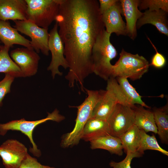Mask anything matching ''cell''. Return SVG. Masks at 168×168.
Returning a JSON list of instances; mask_svg holds the SVG:
<instances>
[{
  "mask_svg": "<svg viewBox=\"0 0 168 168\" xmlns=\"http://www.w3.org/2000/svg\"><path fill=\"white\" fill-rule=\"evenodd\" d=\"M65 119L64 116L59 114V111L55 109L51 113H48V115L45 118L35 121H27L24 118L13 120L4 124L0 123V135H5L10 130L19 131L26 136L29 138L33 147H30L29 151L34 156L40 157L41 152L37 148L32 137V134L35 128L38 125L51 120L59 122Z\"/></svg>",
  "mask_w": 168,
  "mask_h": 168,
  "instance_id": "5",
  "label": "cell"
},
{
  "mask_svg": "<svg viewBox=\"0 0 168 168\" xmlns=\"http://www.w3.org/2000/svg\"><path fill=\"white\" fill-rule=\"evenodd\" d=\"M134 112V124L146 133L151 132L157 134V130L153 112L140 105L133 108Z\"/></svg>",
  "mask_w": 168,
  "mask_h": 168,
  "instance_id": "19",
  "label": "cell"
},
{
  "mask_svg": "<svg viewBox=\"0 0 168 168\" xmlns=\"http://www.w3.org/2000/svg\"><path fill=\"white\" fill-rule=\"evenodd\" d=\"M106 89L110 90L117 99L118 104L133 108V105L127 97L114 78L111 77L107 80Z\"/></svg>",
  "mask_w": 168,
  "mask_h": 168,
  "instance_id": "26",
  "label": "cell"
},
{
  "mask_svg": "<svg viewBox=\"0 0 168 168\" xmlns=\"http://www.w3.org/2000/svg\"><path fill=\"white\" fill-rule=\"evenodd\" d=\"M25 0H0V20H27Z\"/></svg>",
  "mask_w": 168,
  "mask_h": 168,
  "instance_id": "13",
  "label": "cell"
},
{
  "mask_svg": "<svg viewBox=\"0 0 168 168\" xmlns=\"http://www.w3.org/2000/svg\"><path fill=\"white\" fill-rule=\"evenodd\" d=\"M0 41L10 48L16 44L33 49L30 41L20 34L8 21L0 20Z\"/></svg>",
  "mask_w": 168,
  "mask_h": 168,
  "instance_id": "16",
  "label": "cell"
},
{
  "mask_svg": "<svg viewBox=\"0 0 168 168\" xmlns=\"http://www.w3.org/2000/svg\"><path fill=\"white\" fill-rule=\"evenodd\" d=\"M155 122L159 137L161 142L168 144V103L161 108L153 109Z\"/></svg>",
  "mask_w": 168,
  "mask_h": 168,
  "instance_id": "21",
  "label": "cell"
},
{
  "mask_svg": "<svg viewBox=\"0 0 168 168\" xmlns=\"http://www.w3.org/2000/svg\"><path fill=\"white\" fill-rule=\"evenodd\" d=\"M10 49L9 47L0 44V72L12 73L16 77L21 71L9 54Z\"/></svg>",
  "mask_w": 168,
  "mask_h": 168,
  "instance_id": "23",
  "label": "cell"
},
{
  "mask_svg": "<svg viewBox=\"0 0 168 168\" xmlns=\"http://www.w3.org/2000/svg\"><path fill=\"white\" fill-rule=\"evenodd\" d=\"M28 154L26 146L16 139H8L0 146V156L6 168H19Z\"/></svg>",
  "mask_w": 168,
  "mask_h": 168,
  "instance_id": "11",
  "label": "cell"
},
{
  "mask_svg": "<svg viewBox=\"0 0 168 168\" xmlns=\"http://www.w3.org/2000/svg\"><path fill=\"white\" fill-rule=\"evenodd\" d=\"M117 104L118 100L113 93L106 89L94 106L90 118L107 120Z\"/></svg>",
  "mask_w": 168,
  "mask_h": 168,
  "instance_id": "17",
  "label": "cell"
},
{
  "mask_svg": "<svg viewBox=\"0 0 168 168\" xmlns=\"http://www.w3.org/2000/svg\"><path fill=\"white\" fill-rule=\"evenodd\" d=\"M108 134L110 132L107 120L91 117L84 126L81 139L90 142Z\"/></svg>",
  "mask_w": 168,
  "mask_h": 168,
  "instance_id": "18",
  "label": "cell"
},
{
  "mask_svg": "<svg viewBox=\"0 0 168 168\" xmlns=\"http://www.w3.org/2000/svg\"><path fill=\"white\" fill-rule=\"evenodd\" d=\"M116 77V80L117 82L127 97L133 105L138 104L143 107L149 109L150 108V107L147 105L142 100V96L130 84L127 78L119 77Z\"/></svg>",
  "mask_w": 168,
  "mask_h": 168,
  "instance_id": "25",
  "label": "cell"
},
{
  "mask_svg": "<svg viewBox=\"0 0 168 168\" xmlns=\"http://www.w3.org/2000/svg\"><path fill=\"white\" fill-rule=\"evenodd\" d=\"M111 35L104 30L97 38L92 50L93 73L105 80L112 77L110 61L118 54L110 42Z\"/></svg>",
  "mask_w": 168,
  "mask_h": 168,
  "instance_id": "2",
  "label": "cell"
},
{
  "mask_svg": "<svg viewBox=\"0 0 168 168\" xmlns=\"http://www.w3.org/2000/svg\"><path fill=\"white\" fill-rule=\"evenodd\" d=\"M55 20L68 65L65 76L69 86L79 84L84 91L85 79L93 73L92 50L99 35L105 29L96 0H58Z\"/></svg>",
  "mask_w": 168,
  "mask_h": 168,
  "instance_id": "1",
  "label": "cell"
},
{
  "mask_svg": "<svg viewBox=\"0 0 168 168\" xmlns=\"http://www.w3.org/2000/svg\"><path fill=\"white\" fill-rule=\"evenodd\" d=\"M167 13L161 9L154 11L146 10L138 20L137 29H139L146 24H151L155 26L160 33L168 36Z\"/></svg>",
  "mask_w": 168,
  "mask_h": 168,
  "instance_id": "15",
  "label": "cell"
},
{
  "mask_svg": "<svg viewBox=\"0 0 168 168\" xmlns=\"http://www.w3.org/2000/svg\"><path fill=\"white\" fill-rule=\"evenodd\" d=\"M147 59L138 54H133L122 49L118 60L112 66V77L139 79L146 73L150 66Z\"/></svg>",
  "mask_w": 168,
  "mask_h": 168,
  "instance_id": "4",
  "label": "cell"
},
{
  "mask_svg": "<svg viewBox=\"0 0 168 168\" xmlns=\"http://www.w3.org/2000/svg\"><path fill=\"white\" fill-rule=\"evenodd\" d=\"M13 27L18 31L29 37L30 44L38 53L40 52L48 56L49 50L48 46L49 33L48 29L40 27L28 20L14 21Z\"/></svg>",
  "mask_w": 168,
  "mask_h": 168,
  "instance_id": "7",
  "label": "cell"
},
{
  "mask_svg": "<svg viewBox=\"0 0 168 168\" xmlns=\"http://www.w3.org/2000/svg\"><path fill=\"white\" fill-rule=\"evenodd\" d=\"M107 121L110 134L119 137L134 124V110L129 107L117 104Z\"/></svg>",
  "mask_w": 168,
  "mask_h": 168,
  "instance_id": "10",
  "label": "cell"
},
{
  "mask_svg": "<svg viewBox=\"0 0 168 168\" xmlns=\"http://www.w3.org/2000/svg\"><path fill=\"white\" fill-rule=\"evenodd\" d=\"M125 158L122 161L116 162L112 161L110 163V166L113 168H131V163L133 159L139 157L142 155L139 153H128Z\"/></svg>",
  "mask_w": 168,
  "mask_h": 168,
  "instance_id": "29",
  "label": "cell"
},
{
  "mask_svg": "<svg viewBox=\"0 0 168 168\" xmlns=\"http://www.w3.org/2000/svg\"><path fill=\"white\" fill-rule=\"evenodd\" d=\"M1 42L0 41V43Z\"/></svg>",
  "mask_w": 168,
  "mask_h": 168,
  "instance_id": "33",
  "label": "cell"
},
{
  "mask_svg": "<svg viewBox=\"0 0 168 168\" xmlns=\"http://www.w3.org/2000/svg\"><path fill=\"white\" fill-rule=\"evenodd\" d=\"M119 138L123 149L126 154H140L138 152L140 141V129L135 124L132 126Z\"/></svg>",
  "mask_w": 168,
  "mask_h": 168,
  "instance_id": "22",
  "label": "cell"
},
{
  "mask_svg": "<svg viewBox=\"0 0 168 168\" xmlns=\"http://www.w3.org/2000/svg\"><path fill=\"white\" fill-rule=\"evenodd\" d=\"M4 78L0 81V108L6 95L10 92L11 85L15 78L12 73H5Z\"/></svg>",
  "mask_w": 168,
  "mask_h": 168,
  "instance_id": "28",
  "label": "cell"
},
{
  "mask_svg": "<svg viewBox=\"0 0 168 168\" xmlns=\"http://www.w3.org/2000/svg\"><path fill=\"white\" fill-rule=\"evenodd\" d=\"M118 0H99V10L102 15L110 9Z\"/></svg>",
  "mask_w": 168,
  "mask_h": 168,
  "instance_id": "32",
  "label": "cell"
},
{
  "mask_svg": "<svg viewBox=\"0 0 168 168\" xmlns=\"http://www.w3.org/2000/svg\"><path fill=\"white\" fill-rule=\"evenodd\" d=\"M92 149H101L106 150L112 154L119 156L123 154V148L119 137L110 134L105 135L90 142Z\"/></svg>",
  "mask_w": 168,
  "mask_h": 168,
  "instance_id": "20",
  "label": "cell"
},
{
  "mask_svg": "<svg viewBox=\"0 0 168 168\" xmlns=\"http://www.w3.org/2000/svg\"><path fill=\"white\" fill-rule=\"evenodd\" d=\"M147 38L156 51V53L152 58L150 66H152L158 68H162L166 64V58L162 54L158 52L157 49L149 38L148 37Z\"/></svg>",
  "mask_w": 168,
  "mask_h": 168,
  "instance_id": "30",
  "label": "cell"
},
{
  "mask_svg": "<svg viewBox=\"0 0 168 168\" xmlns=\"http://www.w3.org/2000/svg\"><path fill=\"white\" fill-rule=\"evenodd\" d=\"M27 20L38 26L48 29L55 21L59 10L58 0H25Z\"/></svg>",
  "mask_w": 168,
  "mask_h": 168,
  "instance_id": "6",
  "label": "cell"
},
{
  "mask_svg": "<svg viewBox=\"0 0 168 168\" xmlns=\"http://www.w3.org/2000/svg\"><path fill=\"white\" fill-rule=\"evenodd\" d=\"M87 97L79 105L73 106L77 109L75 126L72 130L63 135L61 146L67 148L77 145L81 139L83 131L86 123L90 118L93 110L100 100L104 90H90L84 88Z\"/></svg>",
  "mask_w": 168,
  "mask_h": 168,
  "instance_id": "3",
  "label": "cell"
},
{
  "mask_svg": "<svg viewBox=\"0 0 168 168\" xmlns=\"http://www.w3.org/2000/svg\"><path fill=\"white\" fill-rule=\"evenodd\" d=\"M139 10H143L148 9L151 11L161 9L168 12V1L167 0H139L138 6Z\"/></svg>",
  "mask_w": 168,
  "mask_h": 168,
  "instance_id": "27",
  "label": "cell"
},
{
  "mask_svg": "<svg viewBox=\"0 0 168 168\" xmlns=\"http://www.w3.org/2000/svg\"><path fill=\"white\" fill-rule=\"evenodd\" d=\"M10 56L20 69L17 77H31L37 73L40 57L34 49L16 48L10 51Z\"/></svg>",
  "mask_w": 168,
  "mask_h": 168,
  "instance_id": "9",
  "label": "cell"
},
{
  "mask_svg": "<svg viewBox=\"0 0 168 168\" xmlns=\"http://www.w3.org/2000/svg\"><path fill=\"white\" fill-rule=\"evenodd\" d=\"M19 168H55L41 165L36 158L28 154L22 162Z\"/></svg>",
  "mask_w": 168,
  "mask_h": 168,
  "instance_id": "31",
  "label": "cell"
},
{
  "mask_svg": "<svg viewBox=\"0 0 168 168\" xmlns=\"http://www.w3.org/2000/svg\"><path fill=\"white\" fill-rule=\"evenodd\" d=\"M122 8L118 0L110 9L101 15L102 21L108 33L117 35H127L126 23L121 16Z\"/></svg>",
  "mask_w": 168,
  "mask_h": 168,
  "instance_id": "12",
  "label": "cell"
},
{
  "mask_svg": "<svg viewBox=\"0 0 168 168\" xmlns=\"http://www.w3.org/2000/svg\"><path fill=\"white\" fill-rule=\"evenodd\" d=\"M140 141L138 152L141 154H143L144 151L146 150H152L168 156V152L161 147L155 135L150 136L142 130H140Z\"/></svg>",
  "mask_w": 168,
  "mask_h": 168,
  "instance_id": "24",
  "label": "cell"
},
{
  "mask_svg": "<svg viewBox=\"0 0 168 168\" xmlns=\"http://www.w3.org/2000/svg\"><path fill=\"white\" fill-rule=\"evenodd\" d=\"M122 14L126 21L127 35L134 40L137 36L136 24L143 12L138 8L139 0H120Z\"/></svg>",
  "mask_w": 168,
  "mask_h": 168,
  "instance_id": "14",
  "label": "cell"
},
{
  "mask_svg": "<svg viewBox=\"0 0 168 168\" xmlns=\"http://www.w3.org/2000/svg\"><path fill=\"white\" fill-rule=\"evenodd\" d=\"M48 46L51 53V60L47 69L51 72L52 77L54 79L56 75L61 76L63 75L59 70L60 66L65 69L69 67L64 55V45L58 34L57 22L49 33Z\"/></svg>",
  "mask_w": 168,
  "mask_h": 168,
  "instance_id": "8",
  "label": "cell"
}]
</instances>
